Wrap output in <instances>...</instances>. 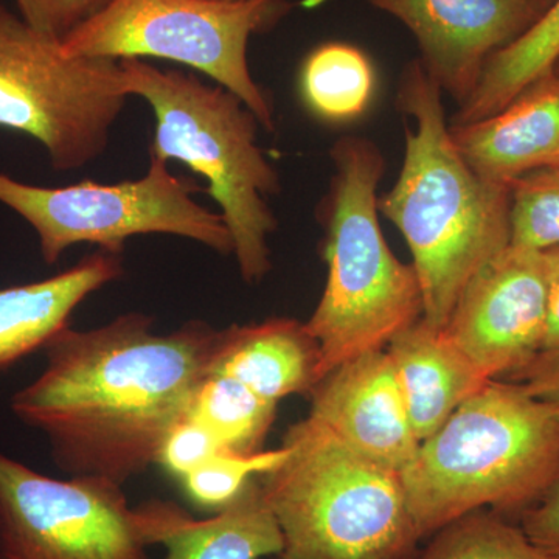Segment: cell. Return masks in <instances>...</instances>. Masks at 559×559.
<instances>
[{"label":"cell","mask_w":559,"mask_h":559,"mask_svg":"<svg viewBox=\"0 0 559 559\" xmlns=\"http://www.w3.org/2000/svg\"><path fill=\"white\" fill-rule=\"evenodd\" d=\"M221 331L189 320L168 333L130 311L92 330L66 326L46 366L10 409L49 443L66 476L123 487L157 463L165 437L189 415L212 371Z\"/></svg>","instance_id":"6da1fadb"},{"label":"cell","mask_w":559,"mask_h":559,"mask_svg":"<svg viewBox=\"0 0 559 559\" xmlns=\"http://www.w3.org/2000/svg\"><path fill=\"white\" fill-rule=\"evenodd\" d=\"M403 168L378 209L401 231L423 294V318L444 329L471 278L511 245L510 187L481 179L452 142L443 91L419 60L401 75Z\"/></svg>","instance_id":"7a4b0ae2"},{"label":"cell","mask_w":559,"mask_h":559,"mask_svg":"<svg viewBox=\"0 0 559 559\" xmlns=\"http://www.w3.org/2000/svg\"><path fill=\"white\" fill-rule=\"evenodd\" d=\"M401 477L421 539L471 511L521 514L559 477V412L516 382L488 381Z\"/></svg>","instance_id":"3957f363"},{"label":"cell","mask_w":559,"mask_h":559,"mask_svg":"<svg viewBox=\"0 0 559 559\" xmlns=\"http://www.w3.org/2000/svg\"><path fill=\"white\" fill-rule=\"evenodd\" d=\"M330 157L333 176L318 207L326 282L307 320L319 344V381L348 360L388 348L423 318L417 271L396 259L381 230L377 191L385 159L380 146L345 135L331 146Z\"/></svg>","instance_id":"277c9868"},{"label":"cell","mask_w":559,"mask_h":559,"mask_svg":"<svg viewBox=\"0 0 559 559\" xmlns=\"http://www.w3.org/2000/svg\"><path fill=\"white\" fill-rule=\"evenodd\" d=\"M257 477L282 535L272 559H415L421 543L399 471L371 462L310 417Z\"/></svg>","instance_id":"5b68a950"},{"label":"cell","mask_w":559,"mask_h":559,"mask_svg":"<svg viewBox=\"0 0 559 559\" xmlns=\"http://www.w3.org/2000/svg\"><path fill=\"white\" fill-rule=\"evenodd\" d=\"M119 61L128 94L142 97L156 117L150 156L182 162L207 179L241 278L248 285L263 282L272 270L267 238L278 226L266 197L282 186L257 143L255 114L230 91L193 73L162 70L139 58Z\"/></svg>","instance_id":"8992f818"},{"label":"cell","mask_w":559,"mask_h":559,"mask_svg":"<svg viewBox=\"0 0 559 559\" xmlns=\"http://www.w3.org/2000/svg\"><path fill=\"white\" fill-rule=\"evenodd\" d=\"M286 0H112L62 40L72 57L160 58L205 73L230 91L266 131L275 130L270 95L252 79L249 40L289 13Z\"/></svg>","instance_id":"52a82bcc"},{"label":"cell","mask_w":559,"mask_h":559,"mask_svg":"<svg viewBox=\"0 0 559 559\" xmlns=\"http://www.w3.org/2000/svg\"><path fill=\"white\" fill-rule=\"evenodd\" d=\"M130 97L119 60L72 57L0 7V128L38 140L55 170L98 159Z\"/></svg>","instance_id":"ba28073f"},{"label":"cell","mask_w":559,"mask_h":559,"mask_svg":"<svg viewBox=\"0 0 559 559\" xmlns=\"http://www.w3.org/2000/svg\"><path fill=\"white\" fill-rule=\"evenodd\" d=\"M201 187L175 176L168 162L150 156L145 176L119 183L84 180L69 187L32 186L0 173V204L31 224L40 255L55 264L70 246L90 242L123 255L139 235H175L231 255L234 242L221 213L194 200Z\"/></svg>","instance_id":"9c48e42d"},{"label":"cell","mask_w":559,"mask_h":559,"mask_svg":"<svg viewBox=\"0 0 559 559\" xmlns=\"http://www.w3.org/2000/svg\"><path fill=\"white\" fill-rule=\"evenodd\" d=\"M124 488L55 479L0 452V559H148Z\"/></svg>","instance_id":"30bf717a"},{"label":"cell","mask_w":559,"mask_h":559,"mask_svg":"<svg viewBox=\"0 0 559 559\" xmlns=\"http://www.w3.org/2000/svg\"><path fill=\"white\" fill-rule=\"evenodd\" d=\"M547 307L546 252L510 245L469 280L443 330L487 380H502L543 349Z\"/></svg>","instance_id":"8fae6325"},{"label":"cell","mask_w":559,"mask_h":559,"mask_svg":"<svg viewBox=\"0 0 559 559\" xmlns=\"http://www.w3.org/2000/svg\"><path fill=\"white\" fill-rule=\"evenodd\" d=\"M406 25L423 68L460 106L489 58L520 38L538 13L530 0H367Z\"/></svg>","instance_id":"7c38bea8"},{"label":"cell","mask_w":559,"mask_h":559,"mask_svg":"<svg viewBox=\"0 0 559 559\" xmlns=\"http://www.w3.org/2000/svg\"><path fill=\"white\" fill-rule=\"evenodd\" d=\"M308 399V417L371 462L403 473L417 455L419 440L388 349L331 370Z\"/></svg>","instance_id":"4fadbf2b"},{"label":"cell","mask_w":559,"mask_h":559,"mask_svg":"<svg viewBox=\"0 0 559 559\" xmlns=\"http://www.w3.org/2000/svg\"><path fill=\"white\" fill-rule=\"evenodd\" d=\"M452 142L474 173L511 187L522 176L559 167V73L551 70L499 112L450 124Z\"/></svg>","instance_id":"5bb4252c"},{"label":"cell","mask_w":559,"mask_h":559,"mask_svg":"<svg viewBox=\"0 0 559 559\" xmlns=\"http://www.w3.org/2000/svg\"><path fill=\"white\" fill-rule=\"evenodd\" d=\"M138 510L150 547H165L162 559H264L282 549L277 521L257 477L230 506L207 520H194L168 500H148Z\"/></svg>","instance_id":"9a60e30c"},{"label":"cell","mask_w":559,"mask_h":559,"mask_svg":"<svg viewBox=\"0 0 559 559\" xmlns=\"http://www.w3.org/2000/svg\"><path fill=\"white\" fill-rule=\"evenodd\" d=\"M123 274V255L97 250L53 277L0 289V370L46 347L80 304Z\"/></svg>","instance_id":"2e32d148"},{"label":"cell","mask_w":559,"mask_h":559,"mask_svg":"<svg viewBox=\"0 0 559 559\" xmlns=\"http://www.w3.org/2000/svg\"><path fill=\"white\" fill-rule=\"evenodd\" d=\"M319 364V344L307 322L272 318L223 329L210 373L226 374L278 403L290 395L310 396Z\"/></svg>","instance_id":"e0dca14e"},{"label":"cell","mask_w":559,"mask_h":559,"mask_svg":"<svg viewBox=\"0 0 559 559\" xmlns=\"http://www.w3.org/2000/svg\"><path fill=\"white\" fill-rule=\"evenodd\" d=\"M412 428L421 443L488 381L443 329L419 319L388 345Z\"/></svg>","instance_id":"ac0fdd59"},{"label":"cell","mask_w":559,"mask_h":559,"mask_svg":"<svg viewBox=\"0 0 559 559\" xmlns=\"http://www.w3.org/2000/svg\"><path fill=\"white\" fill-rule=\"evenodd\" d=\"M559 58V0L520 38L489 58L473 95L459 106L452 124L473 123L506 108L525 87L547 75Z\"/></svg>","instance_id":"d6986e66"},{"label":"cell","mask_w":559,"mask_h":559,"mask_svg":"<svg viewBox=\"0 0 559 559\" xmlns=\"http://www.w3.org/2000/svg\"><path fill=\"white\" fill-rule=\"evenodd\" d=\"M374 90L373 64L349 44H322L301 64V97L319 119L333 123L358 119L369 108Z\"/></svg>","instance_id":"ffe728a7"},{"label":"cell","mask_w":559,"mask_h":559,"mask_svg":"<svg viewBox=\"0 0 559 559\" xmlns=\"http://www.w3.org/2000/svg\"><path fill=\"white\" fill-rule=\"evenodd\" d=\"M277 406L234 378L210 373L198 389L187 417L209 429L224 450L255 454L264 450Z\"/></svg>","instance_id":"44dd1931"},{"label":"cell","mask_w":559,"mask_h":559,"mask_svg":"<svg viewBox=\"0 0 559 559\" xmlns=\"http://www.w3.org/2000/svg\"><path fill=\"white\" fill-rule=\"evenodd\" d=\"M429 539L415 559H555L536 547L520 525L491 510L471 511Z\"/></svg>","instance_id":"7402d4cb"},{"label":"cell","mask_w":559,"mask_h":559,"mask_svg":"<svg viewBox=\"0 0 559 559\" xmlns=\"http://www.w3.org/2000/svg\"><path fill=\"white\" fill-rule=\"evenodd\" d=\"M286 454L288 450L283 444L275 450H263L255 454L223 451L187 474L180 484L194 506L216 513L230 506L255 477L277 468Z\"/></svg>","instance_id":"603a6c76"},{"label":"cell","mask_w":559,"mask_h":559,"mask_svg":"<svg viewBox=\"0 0 559 559\" xmlns=\"http://www.w3.org/2000/svg\"><path fill=\"white\" fill-rule=\"evenodd\" d=\"M511 245L547 250L559 246V167L522 176L510 187Z\"/></svg>","instance_id":"cb8c5ba5"},{"label":"cell","mask_w":559,"mask_h":559,"mask_svg":"<svg viewBox=\"0 0 559 559\" xmlns=\"http://www.w3.org/2000/svg\"><path fill=\"white\" fill-rule=\"evenodd\" d=\"M223 451L227 450L209 429L186 417L165 437L157 463L180 480Z\"/></svg>","instance_id":"d4e9b609"},{"label":"cell","mask_w":559,"mask_h":559,"mask_svg":"<svg viewBox=\"0 0 559 559\" xmlns=\"http://www.w3.org/2000/svg\"><path fill=\"white\" fill-rule=\"evenodd\" d=\"M22 20L51 38L64 40L70 33L102 13L112 0H14Z\"/></svg>","instance_id":"484cf974"},{"label":"cell","mask_w":559,"mask_h":559,"mask_svg":"<svg viewBox=\"0 0 559 559\" xmlns=\"http://www.w3.org/2000/svg\"><path fill=\"white\" fill-rule=\"evenodd\" d=\"M520 527L536 547L559 559V477L538 500L522 511Z\"/></svg>","instance_id":"4316f807"},{"label":"cell","mask_w":559,"mask_h":559,"mask_svg":"<svg viewBox=\"0 0 559 559\" xmlns=\"http://www.w3.org/2000/svg\"><path fill=\"white\" fill-rule=\"evenodd\" d=\"M502 380L516 382L559 412V347L540 349L538 355Z\"/></svg>","instance_id":"83f0119b"},{"label":"cell","mask_w":559,"mask_h":559,"mask_svg":"<svg viewBox=\"0 0 559 559\" xmlns=\"http://www.w3.org/2000/svg\"><path fill=\"white\" fill-rule=\"evenodd\" d=\"M549 264V307L543 349L559 347V246L544 250Z\"/></svg>","instance_id":"f1b7e54d"},{"label":"cell","mask_w":559,"mask_h":559,"mask_svg":"<svg viewBox=\"0 0 559 559\" xmlns=\"http://www.w3.org/2000/svg\"><path fill=\"white\" fill-rule=\"evenodd\" d=\"M555 0H530V3H532L533 9H535L536 13H538V16L544 13L551 3H554Z\"/></svg>","instance_id":"f546056e"},{"label":"cell","mask_w":559,"mask_h":559,"mask_svg":"<svg viewBox=\"0 0 559 559\" xmlns=\"http://www.w3.org/2000/svg\"><path fill=\"white\" fill-rule=\"evenodd\" d=\"M216 2H248V0H216Z\"/></svg>","instance_id":"4dcf8cb0"},{"label":"cell","mask_w":559,"mask_h":559,"mask_svg":"<svg viewBox=\"0 0 559 559\" xmlns=\"http://www.w3.org/2000/svg\"><path fill=\"white\" fill-rule=\"evenodd\" d=\"M555 72H558L559 73V58L557 60V62H555V68H554Z\"/></svg>","instance_id":"1f68e13d"}]
</instances>
